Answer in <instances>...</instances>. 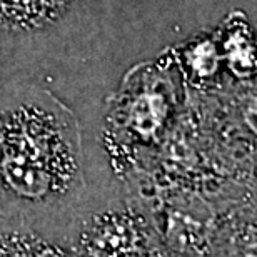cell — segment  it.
I'll list each match as a JSON object with an SVG mask.
<instances>
[{
    "instance_id": "7a4b0ae2",
    "label": "cell",
    "mask_w": 257,
    "mask_h": 257,
    "mask_svg": "<svg viewBox=\"0 0 257 257\" xmlns=\"http://www.w3.org/2000/svg\"><path fill=\"white\" fill-rule=\"evenodd\" d=\"M67 235L79 257H172L156 217L127 194L85 192L67 224Z\"/></svg>"
},
{
    "instance_id": "3957f363",
    "label": "cell",
    "mask_w": 257,
    "mask_h": 257,
    "mask_svg": "<svg viewBox=\"0 0 257 257\" xmlns=\"http://www.w3.org/2000/svg\"><path fill=\"white\" fill-rule=\"evenodd\" d=\"M0 257H79L67 230L0 217Z\"/></svg>"
},
{
    "instance_id": "277c9868",
    "label": "cell",
    "mask_w": 257,
    "mask_h": 257,
    "mask_svg": "<svg viewBox=\"0 0 257 257\" xmlns=\"http://www.w3.org/2000/svg\"><path fill=\"white\" fill-rule=\"evenodd\" d=\"M72 0H0V27L14 32H30L54 24L69 9Z\"/></svg>"
},
{
    "instance_id": "6da1fadb",
    "label": "cell",
    "mask_w": 257,
    "mask_h": 257,
    "mask_svg": "<svg viewBox=\"0 0 257 257\" xmlns=\"http://www.w3.org/2000/svg\"><path fill=\"white\" fill-rule=\"evenodd\" d=\"M87 192L80 127L47 90H0V217L67 230Z\"/></svg>"
}]
</instances>
